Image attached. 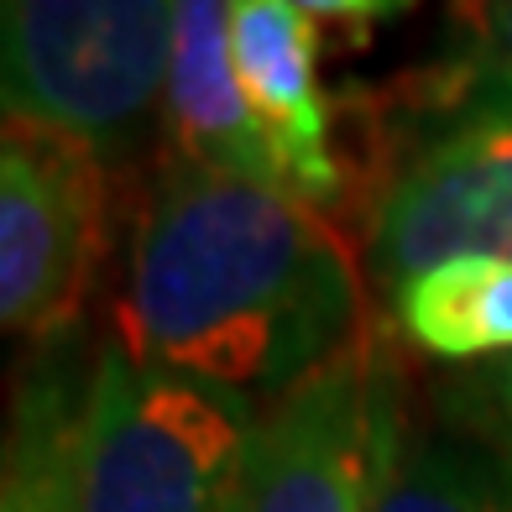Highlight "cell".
<instances>
[{
	"mask_svg": "<svg viewBox=\"0 0 512 512\" xmlns=\"http://www.w3.org/2000/svg\"><path fill=\"white\" fill-rule=\"evenodd\" d=\"M251 434L246 392L162 371L110 330L74 424V512H220Z\"/></svg>",
	"mask_w": 512,
	"mask_h": 512,
	"instance_id": "7a4b0ae2",
	"label": "cell"
},
{
	"mask_svg": "<svg viewBox=\"0 0 512 512\" xmlns=\"http://www.w3.org/2000/svg\"><path fill=\"white\" fill-rule=\"evenodd\" d=\"M455 256L512 262V105H471L424 142L371 215L366 262L387 293Z\"/></svg>",
	"mask_w": 512,
	"mask_h": 512,
	"instance_id": "8992f818",
	"label": "cell"
},
{
	"mask_svg": "<svg viewBox=\"0 0 512 512\" xmlns=\"http://www.w3.org/2000/svg\"><path fill=\"white\" fill-rule=\"evenodd\" d=\"M63 345L68 340L42 345V361L16 398L0 512H74V424L84 382L68 371Z\"/></svg>",
	"mask_w": 512,
	"mask_h": 512,
	"instance_id": "9c48e42d",
	"label": "cell"
},
{
	"mask_svg": "<svg viewBox=\"0 0 512 512\" xmlns=\"http://www.w3.org/2000/svg\"><path fill=\"white\" fill-rule=\"evenodd\" d=\"M345 236L288 189L162 152L110 330L142 361L225 392H283L356 340Z\"/></svg>",
	"mask_w": 512,
	"mask_h": 512,
	"instance_id": "6da1fadb",
	"label": "cell"
},
{
	"mask_svg": "<svg viewBox=\"0 0 512 512\" xmlns=\"http://www.w3.org/2000/svg\"><path fill=\"white\" fill-rule=\"evenodd\" d=\"M371 512H512V455L476 434H398Z\"/></svg>",
	"mask_w": 512,
	"mask_h": 512,
	"instance_id": "30bf717a",
	"label": "cell"
},
{
	"mask_svg": "<svg viewBox=\"0 0 512 512\" xmlns=\"http://www.w3.org/2000/svg\"><path fill=\"white\" fill-rule=\"evenodd\" d=\"M162 121H168V152L225 178L288 189L272 136L230 53V0H178Z\"/></svg>",
	"mask_w": 512,
	"mask_h": 512,
	"instance_id": "ba28073f",
	"label": "cell"
},
{
	"mask_svg": "<svg viewBox=\"0 0 512 512\" xmlns=\"http://www.w3.org/2000/svg\"><path fill=\"white\" fill-rule=\"evenodd\" d=\"M105 251V157L6 121L0 142V324L68 340Z\"/></svg>",
	"mask_w": 512,
	"mask_h": 512,
	"instance_id": "5b68a950",
	"label": "cell"
},
{
	"mask_svg": "<svg viewBox=\"0 0 512 512\" xmlns=\"http://www.w3.org/2000/svg\"><path fill=\"white\" fill-rule=\"evenodd\" d=\"M398 434V366L377 330H361L256 418L220 512H371Z\"/></svg>",
	"mask_w": 512,
	"mask_h": 512,
	"instance_id": "277c9868",
	"label": "cell"
},
{
	"mask_svg": "<svg viewBox=\"0 0 512 512\" xmlns=\"http://www.w3.org/2000/svg\"><path fill=\"white\" fill-rule=\"evenodd\" d=\"M6 121L121 157L162 105L178 0H0Z\"/></svg>",
	"mask_w": 512,
	"mask_h": 512,
	"instance_id": "3957f363",
	"label": "cell"
},
{
	"mask_svg": "<svg viewBox=\"0 0 512 512\" xmlns=\"http://www.w3.org/2000/svg\"><path fill=\"white\" fill-rule=\"evenodd\" d=\"M230 53L288 194L324 209L340 194V157L335 105L319 89V21L293 0H230Z\"/></svg>",
	"mask_w": 512,
	"mask_h": 512,
	"instance_id": "52a82bcc",
	"label": "cell"
},
{
	"mask_svg": "<svg viewBox=\"0 0 512 512\" xmlns=\"http://www.w3.org/2000/svg\"><path fill=\"white\" fill-rule=\"evenodd\" d=\"M492 267L481 256H455L392 293V314L408 345L439 361H481L492 356Z\"/></svg>",
	"mask_w": 512,
	"mask_h": 512,
	"instance_id": "8fae6325",
	"label": "cell"
},
{
	"mask_svg": "<svg viewBox=\"0 0 512 512\" xmlns=\"http://www.w3.org/2000/svg\"><path fill=\"white\" fill-rule=\"evenodd\" d=\"M293 6L309 11L314 21H335V27H345L351 37H366L371 27H382V21L408 16L418 0H293Z\"/></svg>",
	"mask_w": 512,
	"mask_h": 512,
	"instance_id": "5bb4252c",
	"label": "cell"
},
{
	"mask_svg": "<svg viewBox=\"0 0 512 512\" xmlns=\"http://www.w3.org/2000/svg\"><path fill=\"white\" fill-rule=\"evenodd\" d=\"M450 408L460 413V429L512 455V356L492 361L476 377H460L450 387Z\"/></svg>",
	"mask_w": 512,
	"mask_h": 512,
	"instance_id": "4fadbf2b",
	"label": "cell"
},
{
	"mask_svg": "<svg viewBox=\"0 0 512 512\" xmlns=\"http://www.w3.org/2000/svg\"><path fill=\"white\" fill-rule=\"evenodd\" d=\"M450 84L481 89V105H512V0H450Z\"/></svg>",
	"mask_w": 512,
	"mask_h": 512,
	"instance_id": "7c38bea8",
	"label": "cell"
}]
</instances>
